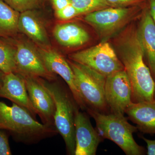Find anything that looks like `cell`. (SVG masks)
<instances>
[{
  "instance_id": "obj_1",
  "label": "cell",
  "mask_w": 155,
  "mask_h": 155,
  "mask_svg": "<svg viewBox=\"0 0 155 155\" xmlns=\"http://www.w3.org/2000/svg\"><path fill=\"white\" fill-rule=\"evenodd\" d=\"M116 52L132 87V102L153 101L155 82L137 36V29L129 28L117 41Z\"/></svg>"
},
{
  "instance_id": "obj_2",
  "label": "cell",
  "mask_w": 155,
  "mask_h": 155,
  "mask_svg": "<svg viewBox=\"0 0 155 155\" xmlns=\"http://www.w3.org/2000/svg\"><path fill=\"white\" fill-rule=\"evenodd\" d=\"M0 130H5L17 142L38 143L58 133L55 127L40 123L28 111L12 103L0 101Z\"/></svg>"
},
{
  "instance_id": "obj_3",
  "label": "cell",
  "mask_w": 155,
  "mask_h": 155,
  "mask_svg": "<svg viewBox=\"0 0 155 155\" xmlns=\"http://www.w3.org/2000/svg\"><path fill=\"white\" fill-rule=\"evenodd\" d=\"M45 87L51 94L55 105L54 122L58 133L64 139L67 154L75 155V119L79 110L69 87L41 78Z\"/></svg>"
},
{
  "instance_id": "obj_4",
  "label": "cell",
  "mask_w": 155,
  "mask_h": 155,
  "mask_svg": "<svg viewBox=\"0 0 155 155\" xmlns=\"http://www.w3.org/2000/svg\"><path fill=\"white\" fill-rule=\"evenodd\" d=\"M87 113L95 121L96 130L103 140L114 142L127 155L145 154V149L137 143L133 134L137 132L136 126L131 125L123 115L109 113L101 114L87 110Z\"/></svg>"
},
{
  "instance_id": "obj_5",
  "label": "cell",
  "mask_w": 155,
  "mask_h": 155,
  "mask_svg": "<svg viewBox=\"0 0 155 155\" xmlns=\"http://www.w3.org/2000/svg\"><path fill=\"white\" fill-rule=\"evenodd\" d=\"M75 75L76 86L86 110L101 114L110 113L105 97L106 77L72 60H67Z\"/></svg>"
},
{
  "instance_id": "obj_6",
  "label": "cell",
  "mask_w": 155,
  "mask_h": 155,
  "mask_svg": "<svg viewBox=\"0 0 155 155\" xmlns=\"http://www.w3.org/2000/svg\"><path fill=\"white\" fill-rule=\"evenodd\" d=\"M69 58L106 77L125 69L115 50L106 41L72 54L69 56Z\"/></svg>"
},
{
  "instance_id": "obj_7",
  "label": "cell",
  "mask_w": 155,
  "mask_h": 155,
  "mask_svg": "<svg viewBox=\"0 0 155 155\" xmlns=\"http://www.w3.org/2000/svg\"><path fill=\"white\" fill-rule=\"evenodd\" d=\"M130 8L108 7L86 14L84 19L104 39L110 37L123 28L134 16Z\"/></svg>"
},
{
  "instance_id": "obj_8",
  "label": "cell",
  "mask_w": 155,
  "mask_h": 155,
  "mask_svg": "<svg viewBox=\"0 0 155 155\" xmlns=\"http://www.w3.org/2000/svg\"><path fill=\"white\" fill-rule=\"evenodd\" d=\"M132 87L125 69L106 77L105 97L110 113L125 116L132 103Z\"/></svg>"
},
{
  "instance_id": "obj_9",
  "label": "cell",
  "mask_w": 155,
  "mask_h": 155,
  "mask_svg": "<svg viewBox=\"0 0 155 155\" xmlns=\"http://www.w3.org/2000/svg\"><path fill=\"white\" fill-rule=\"evenodd\" d=\"M15 45L16 73L40 77L50 81L56 80L55 74L48 70L37 48L24 41L18 42Z\"/></svg>"
},
{
  "instance_id": "obj_10",
  "label": "cell",
  "mask_w": 155,
  "mask_h": 155,
  "mask_svg": "<svg viewBox=\"0 0 155 155\" xmlns=\"http://www.w3.org/2000/svg\"><path fill=\"white\" fill-rule=\"evenodd\" d=\"M37 49L48 70L53 74L60 75L64 79L80 110L86 111V106L76 86L75 75L67 60L50 47L38 46Z\"/></svg>"
},
{
  "instance_id": "obj_11",
  "label": "cell",
  "mask_w": 155,
  "mask_h": 155,
  "mask_svg": "<svg viewBox=\"0 0 155 155\" xmlns=\"http://www.w3.org/2000/svg\"><path fill=\"white\" fill-rule=\"evenodd\" d=\"M22 75L25 80L31 102L41 119L42 123L55 127L54 122V103L51 94L43 84L41 78Z\"/></svg>"
},
{
  "instance_id": "obj_12",
  "label": "cell",
  "mask_w": 155,
  "mask_h": 155,
  "mask_svg": "<svg viewBox=\"0 0 155 155\" xmlns=\"http://www.w3.org/2000/svg\"><path fill=\"white\" fill-rule=\"evenodd\" d=\"M75 155H95L103 140L93 127L88 116L78 110L75 119Z\"/></svg>"
},
{
  "instance_id": "obj_13",
  "label": "cell",
  "mask_w": 155,
  "mask_h": 155,
  "mask_svg": "<svg viewBox=\"0 0 155 155\" xmlns=\"http://www.w3.org/2000/svg\"><path fill=\"white\" fill-rule=\"evenodd\" d=\"M0 97L10 100L25 109L36 119L37 113L31 102L24 78L18 73L5 74L0 87Z\"/></svg>"
},
{
  "instance_id": "obj_14",
  "label": "cell",
  "mask_w": 155,
  "mask_h": 155,
  "mask_svg": "<svg viewBox=\"0 0 155 155\" xmlns=\"http://www.w3.org/2000/svg\"><path fill=\"white\" fill-rule=\"evenodd\" d=\"M137 36L155 82V24L150 15L148 8L142 14L141 20L137 28Z\"/></svg>"
},
{
  "instance_id": "obj_15",
  "label": "cell",
  "mask_w": 155,
  "mask_h": 155,
  "mask_svg": "<svg viewBox=\"0 0 155 155\" xmlns=\"http://www.w3.org/2000/svg\"><path fill=\"white\" fill-rule=\"evenodd\" d=\"M125 114L143 134H155V101L132 102Z\"/></svg>"
},
{
  "instance_id": "obj_16",
  "label": "cell",
  "mask_w": 155,
  "mask_h": 155,
  "mask_svg": "<svg viewBox=\"0 0 155 155\" xmlns=\"http://www.w3.org/2000/svg\"><path fill=\"white\" fill-rule=\"evenodd\" d=\"M18 28L19 31L25 34L39 47H50L45 27L33 10L20 13Z\"/></svg>"
},
{
  "instance_id": "obj_17",
  "label": "cell",
  "mask_w": 155,
  "mask_h": 155,
  "mask_svg": "<svg viewBox=\"0 0 155 155\" xmlns=\"http://www.w3.org/2000/svg\"><path fill=\"white\" fill-rule=\"evenodd\" d=\"M53 35L59 44L67 48L83 45L90 39L88 32L80 25L74 23L57 24L53 30Z\"/></svg>"
},
{
  "instance_id": "obj_18",
  "label": "cell",
  "mask_w": 155,
  "mask_h": 155,
  "mask_svg": "<svg viewBox=\"0 0 155 155\" xmlns=\"http://www.w3.org/2000/svg\"><path fill=\"white\" fill-rule=\"evenodd\" d=\"M20 14L2 0H0V37H10L19 32Z\"/></svg>"
},
{
  "instance_id": "obj_19",
  "label": "cell",
  "mask_w": 155,
  "mask_h": 155,
  "mask_svg": "<svg viewBox=\"0 0 155 155\" xmlns=\"http://www.w3.org/2000/svg\"><path fill=\"white\" fill-rule=\"evenodd\" d=\"M16 45L0 37V70L5 74L16 73Z\"/></svg>"
},
{
  "instance_id": "obj_20",
  "label": "cell",
  "mask_w": 155,
  "mask_h": 155,
  "mask_svg": "<svg viewBox=\"0 0 155 155\" xmlns=\"http://www.w3.org/2000/svg\"><path fill=\"white\" fill-rule=\"evenodd\" d=\"M81 14H87L94 11L110 7L105 0H70Z\"/></svg>"
},
{
  "instance_id": "obj_21",
  "label": "cell",
  "mask_w": 155,
  "mask_h": 155,
  "mask_svg": "<svg viewBox=\"0 0 155 155\" xmlns=\"http://www.w3.org/2000/svg\"><path fill=\"white\" fill-rule=\"evenodd\" d=\"M11 8L19 13L34 10L38 7V0H2Z\"/></svg>"
},
{
  "instance_id": "obj_22",
  "label": "cell",
  "mask_w": 155,
  "mask_h": 155,
  "mask_svg": "<svg viewBox=\"0 0 155 155\" xmlns=\"http://www.w3.org/2000/svg\"><path fill=\"white\" fill-rule=\"evenodd\" d=\"M56 17L61 20H68L80 15V13L71 4L64 8L55 11Z\"/></svg>"
},
{
  "instance_id": "obj_23",
  "label": "cell",
  "mask_w": 155,
  "mask_h": 155,
  "mask_svg": "<svg viewBox=\"0 0 155 155\" xmlns=\"http://www.w3.org/2000/svg\"><path fill=\"white\" fill-rule=\"evenodd\" d=\"M9 135L5 130H0V155H12L9 142Z\"/></svg>"
},
{
  "instance_id": "obj_24",
  "label": "cell",
  "mask_w": 155,
  "mask_h": 155,
  "mask_svg": "<svg viewBox=\"0 0 155 155\" xmlns=\"http://www.w3.org/2000/svg\"><path fill=\"white\" fill-rule=\"evenodd\" d=\"M146 0H105L110 7L127 8L130 5H138Z\"/></svg>"
},
{
  "instance_id": "obj_25",
  "label": "cell",
  "mask_w": 155,
  "mask_h": 155,
  "mask_svg": "<svg viewBox=\"0 0 155 155\" xmlns=\"http://www.w3.org/2000/svg\"><path fill=\"white\" fill-rule=\"evenodd\" d=\"M141 138L143 140L147 145V154L155 155V140H150L141 136Z\"/></svg>"
},
{
  "instance_id": "obj_26",
  "label": "cell",
  "mask_w": 155,
  "mask_h": 155,
  "mask_svg": "<svg viewBox=\"0 0 155 155\" xmlns=\"http://www.w3.org/2000/svg\"><path fill=\"white\" fill-rule=\"evenodd\" d=\"M55 11L64 8L71 4L70 0H51Z\"/></svg>"
},
{
  "instance_id": "obj_27",
  "label": "cell",
  "mask_w": 155,
  "mask_h": 155,
  "mask_svg": "<svg viewBox=\"0 0 155 155\" xmlns=\"http://www.w3.org/2000/svg\"><path fill=\"white\" fill-rule=\"evenodd\" d=\"M149 11L155 24V0H149Z\"/></svg>"
},
{
  "instance_id": "obj_28",
  "label": "cell",
  "mask_w": 155,
  "mask_h": 155,
  "mask_svg": "<svg viewBox=\"0 0 155 155\" xmlns=\"http://www.w3.org/2000/svg\"><path fill=\"white\" fill-rule=\"evenodd\" d=\"M5 74L4 72H2L0 70V87H2V85L3 79H4V76H5Z\"/></svg>"
},
{
  "instance_id": "obj_29",
  "label": "cell",
  "mask_w": 155,
  "mask_h": 155,
  "mask_svg": "<svg viewBox=\"0 0 155 155\" xmlns=\"http://www.w3.org/2000/svg\"><path fill=\"white\" fill-rule=\"evenodd\" d=\"M154 101H155V87L154 93Z\"/></svg>"
}]
</instances>
